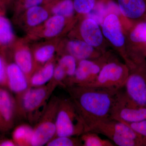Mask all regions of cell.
<instances>
[{
  "mask_svg": "<svg viewBox=\"0 0 146 146\" xmlns=\"http://www.w3.org/2000/svg\"><path fill=\"white\" fill-rule=\"evenodd\" d=\"M83 146H114L115 145L109 140L102 139L95 132L88 131L80 136Z\"/></svg>",
  "mask_w": 146,
  "mask_h": 146,
  "instance_id": "27",
  "label": "cell"
},
{
  "mask_svg": "<svg viewBox=\"0 0 146 146\" xmlns=\"http://www.w3.org/2000/svg\"><path fill=\"white\" fill-rule=\"evenodd\" d=\"M106 0H73L75 10L80 14H88Z\"/></svg>",
  "mask_w": 146,
  "mask_h": 146,
  "instance_id": "28",
  "label": "cell"
},
{
  "mask_svg": "<svg viewBox=\"0 0 146 146\" xmlns=\"http://www.w3.org/2000/svg\"><path fill=\"white\" fill-rule=\"evenodd\" d=\"M60 99L50 98L44 113L34 125L31 146L46 145L56 136V117Z\"/></svg>",
  "mask_w": 146,
  "mask_h": 146,
  "instance_id": "4",
  "label": "cell"
},
{
  "mask_svg": "<svg viewBox=\"0 0 146 146\" xmlns=\"http://www.w3.org/2000/svg\"><path fill=\"white\" fill-rule=\"evenodd\" d=\"M7 62L5 58L0 54V87L7 88Z\"/></svg>",
  "mask_w": 146,
  "mask_h": 146,
  "instance_id": "32",
  "label": "cell"
},
{
  "mask_svg": "<svg viewBox=\"0 0 146 146\" xmlns=\"http://www.w3.org/2000/svg\"><path fill=\"white\" fill-rule=\"evenodd\" d=\"M129 72L125 63L110 57L95 80L84 86L121 89L125 84Z\"/></svg>",
  "mask_w": 146,
  "mask_h": 146,
  "instance_id": "5",
  "label": "cell"
},
{
  "mask_svg": "<svg viewBox=\"0 0 146 146\" xmlns=\"http://www.w3.org/2000/svg\"><path fill=\"white\" fill-rule=\"evenodd\" d=\"M0 12V54L4 57L5 50L14 41L15 36L10 21Z\"/></svg>",
  "mask_w": 146,
  "mask_h": 146,
  "instance_id": "18",
  "label": "cell"
},
{
  "mask_svg": "<svg viewBox=\"0 0 146 146\" xmlns=\"http://www.w3.org/2000/svg\"><path fill=\"white\" fill-rule=\"evenodd\" d=\"M66 89L83 119L86 132L93 124L111 119L121 89L76 85Z\"/></svg>",
  "mask_w": 146,
  "mask_h": 146,
  "instance_id": "1",
  "label": "cell"
},
{
  "mask_svg": "<svg viewBox=\"0 0 146 146\" xmlns=\"http://www.w3.org/2000/svg\"><path fill=\"white\" fill-rule=\"evenodd\" d=\"M45 5L54 15L63 16L66 18L72 17L75 11L73 0H57Z\"/></svg>",
  "mask_w": 146,
  "mask_h": 146,
  "instance_id": "22",
  "label": "cell"
},
{
  "mask_svg": "<svg viewBox=\"0 0 146 146\" xmlns=\"http://www.w3.org/2000/svg\"><path fill=\"white\" fill-rule=\"evenodd\" d=\"M144 21H145L146 22V18H145V20H144Z\"/></svg>",
  "mask_w": 146,
  "mask_h": 146,
  "instance_id": "38",
  "label": "cell"
},
{
  "mask_svg": "<svg viewBox=\"0 0 146 146\" xmlns=\"http://www.w3.org/2000/svg\"><path fill=\"white\" fill-rule=\"evenodd\" d=\"M66 25V18L63 16L54 15L45 22L43 35L47 38L57 36L61 33Z\"/></svg>",
  "mask_w": 146,
  "mask_h": 146,
  "instance_id": "21",
  "label": "cell"
},
{
  "mask_svg": "<svg viewBox=\"0 0 146 146\" xmlns=\"http://www.w3.org/2000/svg\"><path fill=\"white\" fill-rule=\"evenodd\" d=\"M8 131V129L7 127L1 116L0 115V132L5 133Z\"/></svg>",
  "mask_w": 146,
  "mask_h": 146,
  "instance_id": "34",
  "label": "cell"
},
{
  "mask_svg": "<svg viewBox=\"0 0 146 146\" xmlns=\"http://www.w3.org/2000/svg\"><path fill=\"white\" fill-rule=\"evenodd\" d=\"M48 8L41 5L36 6L26 10V21L29 26L35 27L46 22L48 18Z\"/></svg>",
  "mask_w": 146,
  "mask_h": 146,
  "instance_id": "20",
  "label": "cell"
},
{
  "mask_svg": "<svg viewBox=\"0 0 146 146\" xmlns=\"http://www.w3.org/2000/svg\"><path fill=\"white\" fill-rule=\"evenodd\" d=\"M80 33L82 40L97 49L103 44L104 35L98 22L92 18L84 19L80 24Z\"/></svg>",
  "mask_w": 146,
  "mask_h": 146,
  "instance_id": "12",
  "label": "cell"
},
{
  "mask_svg": "<svg viewBox=\"0 0 146 146\" xmlns=\"http://www.w3.org/2000/svg\"><path fill=\"white\" fill-rule=\"evenodd\" d=\"M53 59L35 71L29 79L31 87L45 86L49 82L52 78L56 65Z\"/></svg>",
  "mask_w": 146,
  "mask_h": 146,
  "instance_id": "17",
  "label": "cell"
},
{
  "mask_svg": "<svg viewBox=\"0 0 146 146\" xmlns=\"http://www.w3.org/2000/svg\"><path fill=\"white\" fill-rule=\"evenodd\" d=\"M7 89L15 94V96L31 87L26 75L14 62H7Z\"/></svg>",
  "mask_w": 146,
  "mask_h": 146,
  "instance_id": "10",
  "label": "cell"
},
{
  "mask_svg": "<svg viewBox=\"0 0 146 146\" xmlns=\"http://www.w3.org/2000/svg\"><path fill=\"white\" fill-rule=\"evenodd\" d=\"M102 31L105 38L118 50L127 65L128 55L125 46V37L119 17L114 13H110L105 18L101 23Z\"/></svg>",
  "mask_w": 146,
  "mask_h": 146,
  "instance_id": "8",
  "label": "cell"
},
{
  "mask_svg": "<svg viewBox=\"0 0 146 146\" xmlns=\"http://www.w3.org/2000/svg\"><path fill=\"white\" fill-rule=\"evenodd\" d=\"M67 79L65 70L62 66L57 64L56 65L52 78L46 84L50 94L52 95L57 86H60L66 89Z\"/></svg>",
  "mask_w": 146,
  "mask_h": 146,
  "instance_id": "25",
  "label": "cell"
},
{
  "mask_svg": "<svg viewBox=\"0 0 146 146\" xmlns=\"http://www.w3.org/2000/svg\"><path fill=\"white\" fill-rule=\"evenodd\" d=\"M51 96L46 85L30 87L15 96L18 118L27 120L31 125H35L44 113Z\"/></svg>",
  "mask_w": 146,
  "mask_h": 146,
  "instance_id": "2",
  "label": "cell"
},
{
  "mask_svg": "<svg viewBox=\"0 0 146 146\" xmlns=\"http://www.w3.org/2000/svg\"><path fill=\"white\" fill-rule=\"evenodd\" d=\"M111 131L126 138L138 142L141 146H146V140L136 133L132 129L121 122L113 119L100 121L93 124L88 128V131L96 132L99 130Z\"/></svg>",
  "mask_w": 146,
  "mask_h": 146,
  "instance_id": "9",
  "label": "cell"
},
{
  "mask_svg": "<svg viewBox=\"0 0 146 146\" xmlns=\"http://www.w3.org/2000/svg\"><path fill=\"white\" fill-rule=\"evenodd\" d=\"M129 74L123 88L129 98L146 107V61L144 58L129 69Z\"/></svg>",
  "mask_w": 146,
  "mask_h": 146,
  "instance_id": "6",
  "label": "cell"
},
{
  "mask_svg": "<svg viewBox=\"0 0 146 146\" xmlns=\"http://www.w3.org/2000/svg\"><path fill=\"white\" fill-rule=\"evenodd\" d=\"M78 62V60L74 56L67 53L62 55L58 60V64L63 67L67 74L66 89L70 86L71 80L74 75L77 67Z\"/></svg>",
  "mask_w": 146,
  "mask_h": 146,
  "instance_id": "24",
  "label": "cell"
},
{
  "mask_svg": "<svg viewBox=\"0 0 146 146\" xmlns=\"http://www.w3.org/2000/svg\"><path fill=\"white\" fill-rule=\"evenodd\" d=\"M16 1V0H0V3L6 8L7 6L10 5L11 4H14Z\"/></svg>",
  "mask_w": 146,
  "mask_h": 146,
  "instance_id": "35",
  "label": "cell"
},
{
  "mask_svg": "<svg viewBox=\"0 0 146 146\" xmlns=\"http://www.w3.org/2000/svg\"><path fill=\"white\" fill-rule=\"evenodd\" d=\"M111 118L121 122L141 121L146 119V107L133 102L122 88L119 91Z\"/></svg>",
  "mask_w": 146,
  "mask_h": 146,
  "instance_id": "7",
  "label": "cell"
},
{
  "mask_svg": "<svg viewBox=\"0 0 146 146\" xmlns=\"http://www.w3.org/2000/svg\"><path fill=\"white\" fill-rule=\"evenodd\" d=\"M33 127L26 123L19 125L12 133V140L16 146H31Z\"/></svg>",
  "mask_w": 146,
  "mask_h": 146,
  "instance_id": "19",
  "label": "cell"
},
{
  "mask_svg": "<svg viewBox=\"0 0 146 146\" xmlns=\"http://www.w3.org/2000/svg\"><path fill=\"white\" fill-rule=\"evenodd\" d=\"M122 123L130 127L136 133L146 140V119L137 122Z\"/></svg>",
  "mask_w": 146,
  "mask_h": 146,
  "instance_id": "31",
  "label": "cell"
},
{
  "mask_svg": "<svg viewBox=\"0 0 146 146\" xmlns=\"http://www.w3.org/2000/svg\"><path fill=\"white\" fill-rule=\"evenodd\" d=\"M57 0H44V4L46 5Z\"/></svg>",
  "mask_w": 146,
  "mask_h": 146,
  "instance_id": "36",
  "label": "cell"
},
{
  "mask_svg": "<svg viewBox=\"0 0 146 146\" xmlns=\"http://www.w3.org/2000/svg\"><path fill=\"white\" fill-rule=\"evenodd\" d=\"M95 133H100L104 135L114 142V143L119 146H141V144L137 141L126 138L111 131L99 130Z\"/></svg>",
  "mask_w": 146,
  "mask_h": 146,
  "instance_id": "26",
  "label": "cell"
},
{
  "mask_svg": "<svg viewBox=\"0 0 146 146\" xmlns=\"http://www.w3.org/2000/svg\"><path fill=\"white\" fill-rule=\"evenodd\" d=\"M128 38L133 47L129 53L142 54V51L146 47V21H141L135 23L129 31Z\"/></svg>",
  "mask_w": 146,
  "mask_h": 146,
  "instance_id": "16",
  "label": "cell"
},
{
  "mask_svg": "<svg viewBox=\"0 0 146 146\" xmlns=\"http://www.w3.org/2000/svg\"><path fill=\"white\" fill-rule=\"evenodd\" d=\"M0 115L10 130L18 118L16 99L7 88L3 87H0Z\"/></svg>",
  "mask_w": 146,
  "mask_h": 146,
  "instance_id": "11",
  "label": "cell"
},
{
  "mask_svg": "<svg viewBox=\"0 0 146 146\" xmlns=\"http://www.w3.org/2000/svg\"><path fill=\"white\" fill-rule=\"evenodd\" d=\"M56 124V136L78 137L86 132L83 119L70 98L60 100Z\"/></svg>",
  "mask_w": 146,
  "mask_h": 146,
  "instance_id": "3",
  "label": "cell"
},
{
  "mask_svg": "<svg viewBox=\"0 0 146 146\" xmlns=\"http://www.w3.org/2000/svg\"><path fill=\"white\" fill-rule=\"evenodd\" d=\"M67 54L74 56L77 60L95 59L103 54L97 49L82 40L72 39L66 45Z\"/></svg>",
  "mask_w": 146,
  "mask_h": 146,
  "instance_id": "14",
  "label": "cell"
},
{
  "mask_svg": "<svg viewBox=\"0 0 146 146\" xmlns=\"http://www.w3.org/2000/svg\"><path fill=\"white\" fill-rule=\"evenodd\" d=\"M142 54L145 57H146V48L142 51Z\"/></svg>",
  "mask_w": 146,
  "mask_h": 146,
  "instance_id": "37",
  "label": "cell"
},
{
  "mask_svg": "<svg viewBox=\"0 0 146 146\" xmlns=\"http://www.w3.org/2000/svg\"><path fill=\"white\" fill-rule=\"evenodd\" d=\"M55 51V47L52 44L44 45L35 50L33 55L36 70L52 60Z\"/></svg>",
  "mask_w": 146,
  "mask_h": 146,
  "instance_id": "23",
  "label": "cell"
},
{
  "mask_svg": "<svg viewBox=\"0 0 146 146\" xmlns=\"http://www.w3.org/2000/svg\"><path fill=\"white\" fill-rule=\"evenodd\" d=\"M43 4L44 0H16L14 5L16 9L22 11Z\"/></svg>",
  "mask_w": 146,
  "mask_h": 146,
  "instance_id": "30",
  "label": "cell"
},
{
  "mask_svg": "<svg viewBox=\"0 0 146 146\" xmlns=\"http://www.w3.org/2000/svg\"><path fill=\"white\" fill-rule=\"evenodd\" d=\"M13 58L14 63L26 75L29 80L32 74L36 70L33 55L28 48H16L13 52Z\"/></svg>",
  "mask_w": 146,
  "mask_h": 146,
  "instance_id": "15",
  "label": "cell"
},
{
  "mask_svg": "<svg viewBox=\"0 0 146 146\" xmlns=\"http://www.w3.org/2000/svg\"><path fill=\"white\" fill-rule=\"evenodd\" d=\"M0 146H16L12 139L8 138H0Z\"/></svg>",
  "mask_w": 146,
  "mask_h": 146,
  "instance_id": "33",
  "label": "cell"
},
{
  "mask_svg": "<svg viewBox=\"0 0 146 146\" xmlns=\"http://www.w3.org/2000/svg\"><path fill=\"white\" fill-rule=\"evenodd\" d=\"M47 146H83L80 137L77 136H56L48 142Z\"/></svg>",
  "mask_w": 146,
  "mask_h": 146,
  "instance_id": "29",
  "label": "cell"
},
{
  "mask_svg": "<svg viewBox=\"0 0 146 146\" xmlns=\"http://www.w3.org/2000/svg\"><path fill=\"white\" fill-rule=\"evenodd\" d=\"M122 14L136 23L146 18V0H115Z\"/></svg>",
  "mask_w": 146,
  "mask_h": 146,
  "instance_id": "13",
  "label": "cell"
}]
</instances>
